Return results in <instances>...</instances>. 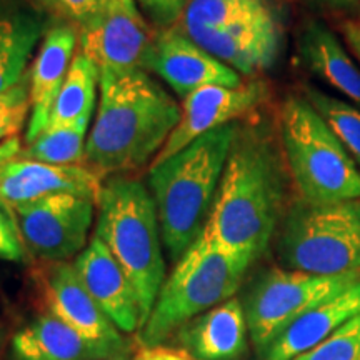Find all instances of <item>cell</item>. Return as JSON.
I'll list each match as a JSON object with an SVG mask.
<instances>
[{
	"label": "cell",
	"instance_id": "obj_1",
	"mask_svg": "<svg viewBox=\"0 0 360 360\" xmlns=\"http://www.w3.org/2000/svg\"><path fill=\"white\" fill-rule=\"evenodd\" d=\"M283 160L262 129L238 127L205 232L250 262L267 250L281 217L285 195Z\"/></svg>",
	"mask_w": 360,
	"mask_h": 360
},
{
	"label": "cell",
	"instance_id": "obj_29",
	"mask_svg": "<svg viewBox=\"0 0 360 360\" xmlns=\"http://www.w3.org/2000/svg\"><path fill=\"white\" fill-rule=\"evenodd\" d=\"M25 254L27 247L15 212L11 205L0 200V259L20 262L25 259Z\"/></svg>",
	"mask_w": 360,
	"mask_h": 360
},
{
	"label": "cell",
	"instance_id": "obj_23",
	"mask_svg": "<svg viewBox=\"0 0 360 360\" xmlns=\"http://www.w3.org/2000/svg\"><path fill=\"white\" fill-rule=\"evenodd\" d=\"M101 87V70L85 53H75L60 92L53 103L47 127L90 120Z\"/></svg>",
	"mask_w": 360,
	"mask_h": 360
},
{
	"label": "cell",
	"instance_id": "obj_12",
	"mask_svg": "<svg viewBox=\"0 0 360 360\" xmlns=\"http://www.w3.org/2000/svg\"><path fill=\"white\" fill-rule=\"evenodd\" d=\"M143 70L154 72L184 98L207 85L238 87L244 84L238 72L204 51L179 24L157 32L143 60Z\"/></svg>",
	"mask_w": 360,
	"mask_h": 360
},
{
	"label": "cell",
	"instance_id": "obj_35",
	"mask_svg": "<svg viewBox=\"0 0 360 360\" xmlns=\"http://www.w3.org/2000/svg\"><path fill=\"white\" fill-rule=\"evenodd\" d=\"M172 357H174V360H193L184 352H175V350H172Z\"/></svg>",
	"mask_w": 360,
	"mask_h": 360
},
{
	"label": "cell",
	"instance_id": "obj_32",
	"mask_svg": "<svg viewBox=\"0 0 360 360\" xmlns=\"http://www.w3.org/2000/svg\"><path fill=\"white\" fill-rule=\"evenodd\" d=\"M304 2L314 11L340 15L345 19L360 15V0H304Z\"/></svg>",
	"mask_w": 360,
	"mask_h": 360
},
{
	"label": "cell",
	"instance_id": "obj_30",
	"mask_svg": "<svg viewBox=\"0 0 360 360\" xmlns=\"http://www.w3.org/2000/svg\"><path fill=\"white\" fill-rule=\"evenodd\" d=\"M191 0H137L146 15L160 30L177 25Z\"/></svg>",
	"mask_w": 360,
	"mask_h": 360
},
{
	"label": "cell",
	"instance_id": "obj_6",
	"mask_svg": "<svg viewBox=\"0 0 360 360\" xmlns=\"http://www.w3.org/2000/svg\"><path fill=\"white\" fill-rule=\"evenodd\" d=\"M282 154L300 199L310 204L360 200V169L307 98L290 96L278 114Z\"/></svg>",
	"mask_w": 360,
	"mask_h": 360
},
{
	"label": "cell",
	"instance_id": "obj_22",
	"mask_svg": "<svg viewBox=\"0 0 360 360\" xmlns=\"http://www.w3.org/2000/svg\"><path fill=\"white\" fill-rule=\"evenodd\" d=\"M45 34L42 15L20 6H0V92L20 82L35 45Z\"/></svg>",
	"mask_w": 360,
	"mask_h": 360
},
{
	"label": "cell",
	"instance_id": "obj_18",
	"mask_svg": "<svg viewBox=\"0 0 360 360\" xmlns=\"http://www.w3.org/2000/svg\"><path fill=\"white\" fill-rule=\"evenodd\" d=\"M15 360H109L127 350L89 339L52 314L40 315L12 340Z\"/></svg>",
	"mask_w": 360,
	"mask_h": 360
},
{
	"label": "cell",
	"instance_id": "obj_36",
	"mask_svg": "<svg viewBox=\"0 0 360 360\" xmlns=\"http://www.w3.org/2000/svg\"><path fill=\"white\" fill-rule=\"evenodd\" d=\"M109 360H125L124 357H119V359H109Z\"/></svg>",
	"mask_w": 360,
	"mask_h": 360
},
{
	"label": "cell",
	"instance_id": "obj_3",
	"mask_svg": "<svg viewBox=\"0 0 360 360\" xmlns=\"http://www.w3.org/2000/svg\"><path fill=\"white\" fill-rule=\"evenodd\" d=\"M237 132L236 122L224 125L167 160L150 165L148 188L157 207L162 242L174 264L205 231Z\"/></svg>",
	"mask_w": 360,
	"mask_h": 360
},
{
	"label": "cell",
	"instance_id": "obj_16",
	"mask_svg": "<svg viewBox=\"0 0 360 360\" xmlns=\"http://www.w3.org/2000/svg\"><path fill=\"white\" fill-rule=\"evenodd\" d=\"M102 179L85 165H52L12 159L0 165V200L11 207L57 193L98 199Z\"/></svg>",
	"mask_w": 360,
	"mask_h": 360
},
{
	"label": "cell",
	"instance_id": "obj_4",
	"mask_svg": "<svg viewBox=\"0 0 360 360\" xmlns=\"http://www.w3.org/2000/svg\"><path fill=\"white\" fill-rule=\"evenodd\" d=\"M97 210L96 236L132 281L146 323L167 278L154 197L141 180L115 177L102 186Z\"/></svg>",
	"mask_w": 360,
	"mask_h": 360
},
{
	"label": "cell",
	"instance_id": "obj_31",
	"mask_svg": "<svg viewBox=\"0 0 360 360\" xmlns=\"http://www.w3.org/2000/svg\"><path fill=\"white\" fill-rule=\"evenodd\" d=\"M109 0H47L49 7L72 25H80L105 6Z\"/></svg>",
	"mask_w": 360,
	"mask_h": 360
},
{
	"label": "cell",
	"instance_id": "obj_27",
	"mask_svg": "<svg viewBox=\"0 0 360 360\" xmlns=\"http://www.w3.org/2000/svg\"><path fill=\"white\" fill-rule=\"evenodd\" d=\"M294 360H360V314Z\"/></svg>",
	"mask_w": 360,
	"mask_h": 360
},
{
	"label": "cell",
	"instance_id": "obj_14",
	"mask_svg": "<svg viewBox=\"0 0 360 360\" xmlns=\"http://www.w3.org/2000/svg\"><path fill=\"white\" fill-rule=\"evenodd\" d=\"M74 267L89 294L120 332L134 334L141 330L143 321L137 290L101 238L92 237L75 257Z\"/></svg>",
	"mask_w": 360,
	"mask_h": 360
},
{
	"label": "cell",
	"instance_id": "obj_19",
	"mask_svg": "<svg viewBox=\"0 0 360 360\" xmlns=\"http://www.w3.org/2000/svg\"><path fill=\"white\" fill-rule=\"evenodd\" d=\"M247 332L244 305L232 297L180 327L177 342L193 360H236L247 350Z\"/></svg>",
	"mask_w": 360,
	"mask_h": 360
},
{
	"label": "cell",
	"instance_id": "obj_15",
	"mask_svg": "<svg viewBox=\"0 0 360 360\" xmlns=\"http://www.w3.org/2000/svg\"><path fill=\"white\" fill-rule=\"evenodd\" d=\"M44 297L53 317L89 339L127 350V342L89 294L74 264L53 262L45 270Z\"/></svg>",
	"mask_w": 360,
	"mask_h": 360
},
{
	"label": "cell",
	"instance_id": "obj_13",
	"mask_svg": "<svg viewBox=\"0 0 360 360\" xmlns=\"http://www.w3.org/2000/svg\"><path fill=\"white\" fill-rule=\"evenodd\" d=\"M184 32L225 65L252 77L276 62L282 44V20L277 13L225 29H188Z\"/></svg>",
	"mask_w": 360,
	"mask_h": 360
},
{
	"label": "cell",
	"instance_id": "obj_26",
	"mask_svg": "<svg viewBox=\"0 0 360 360\" xmlns=\"http://www.w3.org/2000/svg\"><path fill=\"white\" fill-rule=\"evenodd\" d=\"M305 96L360 165V109L314 87L305 89Z\"/></svg>",
	"mask_w": 360,
	"mask_h": 360
},
{
	"label": "cell",
	"instance_id": "obj_33",
	"mask_svg": "<svg viewBox=\"0 0 360 360\" xmlns=\"http://www.w3.org/2000/svg\"><path fill=\"white\" fill-rule=\"evenodd\" d=\"M340 32L347 42L350 52L360 64V15L354 19H345L340 24Z\"/></svg>",
	"mask_w": 360,
	"mask_h": 360
},
{
	"label": "cell",
	"instance_id": "obj_20",
	"mask_svg": "<svg viewBox=\"0 0 360 360\" xmlns=\"http://www.w3.org/2000/svg\"><path fill=\"white\" fill-rule=\"evenodd\" d=\"M360 314V281L342 294L310 309L290 323L262 355L264 360H294L314 349Z\"/></svg>",
	"mask_w": 360,
	"mask_h": 360
},
{
	"label": "cell",
	"instance_id": "obj_34",
	"mask_svg": "<svg viewBox=\"0 0 360 360\" xmlns=\"http://www.w3.org/2000/svg\"><path fill=\"white\" fill-rule=\"evenodd\" d=\"M135 360H174L172 350L164 347H154V349H143L137 354Z\"/></svg>",
	"mask_w": 360,
	"mask_h": 360
},
{
	"label": "cell",
	"instance_id": "obj_7",
	"mask_svg": "<svg viewBox=\"0 0 360 360\" xmlns=\"http://www.w3.org/2000/svg\"><path fill=\"white\" fill-rule=\"evenodd\" d=\"M278 255L287 269L314 276L359 272L360 200H297L283 217Z\"/></svg>",
	"mask_w": 360,
	"mask_h": 360
},
{
	"label": "cell",
	"instance_id": "obj_24",
	"mask_svg": "<svg viewBox=\"0 0 360 360\" xmlns=\"http://www.w3.org/2000/svg\"><path fill=\"white\" fill-rule=\"evenodd\" d=\"M277 13L274 0H191L179 25L184 30L225 29Z\"/></svg>",
	"mask_w": 360,
	"mask_h": 360
},
{
	"label": "cell",
	"instance_id": "obj_17",
	"mask_svg": "<svg viewBox=\"0 0 360 360\" xmlns=\"http://www.w3.org/2000/svg\"><path fill=\"white\" fill-rule=\"evenodd\" d=\"M79 35L75 25L64 22L45 30L29 74L30 120L25 142H32L47 127L52 107L74 60Z\"/></svg>",
	"mask_w": 360,
	"mask_h": 360
},
{
	"label": "cell",
	"instance_id": "obj_10",
	"mask_svg": "<svg viewBox=\"0 0 360 360\" xmlns=\"http://www.w3.org/2000/svg\"><path fill=\"white\" fill-rule=\"evenodd\" d=\"M75 29L79 52L92 58L98 70L110 72L143 69L157 35L142 17L137 0H109Z\"/></svg>",
	"mask_w": 360,
	"mask_h": 360
},
{
	"label": "cell",
	"instance_id": "obj_11",
	"mask_svg": "<svg viewBox=\"0 0 360 360\" xmlns=\"http://www.w3.org/2000/svg\"><path fill=\"white\" fill-rule=\"evenodd\" d=\"M265 97H267V87L262 80H250L238 87L207 85L193 90L184 98L182 115L177 127L170 134L165 146L150 165L167 160L202 135L233 124L237 119L257 109Z\"/></svg>",
	"mask_w": 360,
	"mask_h": 360
},
{
	"label": "cell",
	"instance_id": "obj_25",
	"mask_svg": "<svg viewBox=\"0 0 360 360\" xmlns=\"http://www.w3.org/2000/svg\"><path fill=\"white\" fill-rule=\"evenodd\" d=\"M90 120L45 127L32 142L20 148L17 159L52 165H84Z\"/></svg>",
	"mask_w": 360,
	"mask_h": 360
},
{
	"label": "cell",
	"instance_id": "obj_9",
	"mask_svg": "<svg viewBox=\"0 0 360 360\" xmlns=\"http://www.w3.org/2000/svg\"><path fill=\"white\" fill-rule=\"evenodd\" d=\"M27 250L49 262H65L87 247L97 200L57 193L13 205Z\"/></svg>",
	"mask_w": 360,
	"mask_h": 360
},
{
	"label": "cell",
	"instance_id": "obj_5",
	"mask_svg": "<svg viewBox=\"0 0 360 360\" xmlns=\"http://www.w3.org/2000/svg\"><path fill=\"white\" fill-rule=\"evenodd\" d=\"M250 264L202 232L165 278L147 322L139 330L142 347H160L192 319L232 299Z\"/></svg>",
	"mask_w": 360,
	"mask_h": 360
},
{
	"label": "cell",
	"instance_id": "obj_28",
	"mask_svg": "<svg viewBox=\"0 0 360 360\" xmlns=\"http://www.w3.org/2000/svg\"><path fill=\"white\" fill-rule=\"evenodd\" d=\"M30 112L29 75L0 92V142L17 137Z\"/></svg>",
	"mask_w": 360,
	"mask_h": 360
},
{
	"label": "cell",
	"instance_id": "obj_2",
	"mask_svg": "<svg viewBox=\"0 0 360 360\" xmlns=\"http://www.w3.org/2000/svg\"><path fill=\"white\" fill-rule=\"evenodd\" d=\"M182 109L147 70H101V102L84 165L98 177L125 174L159 154Z\"/></svg>",
	"mask_w": 360,
	"mask_h": 360
},
{
	"label": "cell",
	"instance_id": "obj_21",
	"mask_svg": "<svg viewBox=\"0 0 360 360\" xmlns=\"http://www.w3.org/2000/svg\"><path fill=\"white\" fill-rule=\"evenodd\" d=\"M297 47L305 69L360 109V69L332 30L321 22L310 20L300 30Z\"/></svg>",
	"mask_w": 360,
	"mask_h": 360
},
{
	"label": "cell",
	"instance_id": "obj_8",
	"mask_svg": "<svg viewBox=\"0 0 360 360\" xmlns=\"http://www.w3.org/2000/svg\"><path fill=\"white\" fill-rule=\"evenodd\" d=\"M360 281L359 272L314 276L290 269H270L250 285L244 300L250 339L260 355L300 315L342 294Z\"/></svg>",
	"mask_w": 360,
	"mask_h": 360
}]
</instances>
